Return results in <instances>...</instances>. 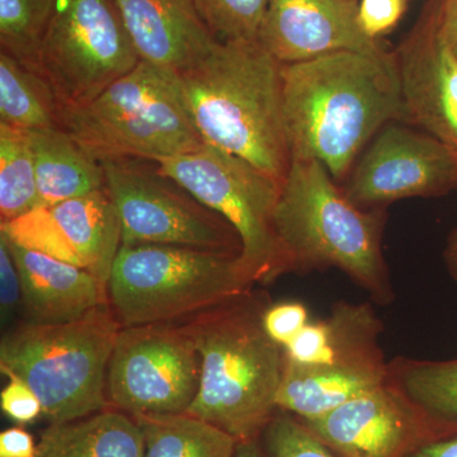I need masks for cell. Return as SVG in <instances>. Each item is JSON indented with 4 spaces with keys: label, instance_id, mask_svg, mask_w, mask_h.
<instances>
[{
    "label": "cell",
    "instance_id": "6da1fadb",
    "mask_svg": "<svg viewBox=\"0 0 457 457\" xmlns=\"http://www.w3.org/2000/svg\"><path fill=\"white\" fill-rule=\"evenodd\" d=\"M281 78L291 161H317L336 182L387 123L404 121L395 53L338 51L281 65Z\"/></svg>",
    "mask_w": 457,
    "mask_h": 457
},
{
    "label": "cell",
    "instance_id": "7a4b0ae2",
    "mask_svg": "<svg viewBox=\"0 0 457 457\" xmlns=\"http://www.w3.org/2000/svg\"><path fill=\"white\" fill-rule=\"evenodd\" d=\"M177 77L204 144L284 182L291 154L281 64L260 41L216 40Z\"/></svg>",
    "mask_w": 457,
    "mask_h": 457
},
{
    "label": "cell",
    "instance_id": "3957f363",
    "mask_svg": "<svg viewBox=\"0 0 457 457\" xmlns=\"http://www.w3.org/2000/svg\"><path fill=\"white\" fill-rule=\"evenodd\" d=\"M269 308L252 290L183 324L201 356L200 390L186 413L237 444L254 441L278 409L286 356L264 329Z\"/></svg>",
    "mask_w": 457,
    "mask_h": 457
},
{
    "label": "cell",
    "instance_id": "277c9868",
    "mask_svg": "<svg viewBox=\"0 0 457 457\" xmlns=\"http://www.w3.org/2000/svg\"><path fill=\"white\" fill-rule=\"evenodd\" d=\"M275 224L291 272L339 270L375 303H393L383 252L384 210L352 203L323 164L291 161Z\"/></svg>",
    "mask_w": 457,
    "mask_h": 457
},
{
    "label": "cell",
    "instance_id": "5b68a950",
    "mask_svg": "<svg viewBox=\"0 0 457 457\" xmlns=\"http://www.w3.org/2000/svg\"><path fill=\"white\" fill-rule=\"evenodd\" d=\"M121 329L110 303L64 323L31 321L3 337L0 370L31 387L51 423L92 416L110 404L108 362Z\"/></svg>",
    "mask_w": 457,
    "mask_h": 457
},
{
    "label": "cell",
    "instance_id": "8992f818",
    "mask_svg": "<svg viewBox=\"0 0 457 457\" xmlns=\"http://www.w3.org/2000/svg\"><path fill=\"white\" fill-rule=\"evenodd\" d=\"M62 129L101 163L158 162L204 144L176 71L143 60L89 104L62 111Z\"/></svg>",
    "mask_w": 457,
    "mask_h": 457
},
{
    "label": "cell",
    "instance_id": "52a82bcc",
    "mask_svg": "<svg viewBox=\"0 0 457 457\" xmlns=\"http://www.w3.org/2000/svg\"><path fill=\"white\" fill-rule=\"evenodd\" d=\"M239 253L194 246L121 245L107 284L122 327L173 323L251 293Z\"/></svg>",
    "mask_w": 457,
    "mask_h": 457
},
{
    "label": "cell",
    "instance_id": "ba28073f",
    "mask_svg": "<svg viewBox=\"0 0 457 457\" xmlns=\"http://www.w3.org/2000/svg\"><path fill=\"white\" fill-rule=\"evenodd\" d=\"M154 163L236 228L242 242L240 260L254 284H270L291 272L275 224L281 182L204 143Z\"/></svg>",
    "mask_w": 457,
    "mask_h": 457
},
{
    "label": "cell",
    "instance_id": "9c48e42d",
    "mask_svg": "<svg viewBox=\"0 0 457 457\" xmlns=\"http://www.w3.org/2000/svg\"><path fill=\"white\" fill-rule=\"evenodd\" d=\"M140 62L113 0H57L37 68L64 110L89 104Z\"/></svg>",
    "mask_w": 457,
    "mask_h": 457
},
{
    "label": "cell",
    "instance_id": "30bf717a",
    "mask_svg": "<svg viewBox=\"0 0 457 457\" xmlns=\"http://www.w3.org/2000/svg\"><path fill=\"white\" fill-rule=\"evenodd\" d=\"M104 188L121 222L122 245L194 246L242 252L236 228L218 212L164 176L154 162H104Z\"/></svg>",
    "mask_w": 457,
    "mask_h": 457
},
{
    "label": "cell",
    "instance_id": "8fae6325",
    "mask_svg": "<svg viewBox=\"0 0 457 457\" xmlns=\"http://www.w3.org/2000/svg\"><path fill=\"white\" fill-rule=\"evenodd\" d=\"M201 356L183 326L122 327L108 362V403L132 417L182 414L196 399Z\"/></svg>",
    "mask_w": 457,
    "mask_h": 457
},
{
    "label": "cell",
    "instance_id": "7c38bea8",
    "mask_svg": "<svg viewBox=\"0 0 457 457\" xmlns=\"http://www.w3.org/2000/svg\"><path fill=\"white\" fill-rule=\"evenodd\" d=\"M343 191L362 209H383L403 198L445 196L457 191V152L425 131L386 126Z\"/></svg>",
    "mask_w": 457,
    "mask_h": 457
},
{
    "label": "cell",
    "instance_id": "4fadbf2b",
    "mask_svg": "<svg viewBox=\"0 0 457 457\" xmlns=\"http://www.w3.org/2000/svg\"><path fill=\"white\" fill-rule=\"evenodd\" d=\"M302 422L341 457H408L429 442L451 437L392 375L380 386Z\"/></svg>",
    "mask_w": 457,
    "mask_h": 457
},
{
    "label": "cell",
    "instance_id": "5bb4252c",
    "mask_svg": "<svg viewBox=\"0 0 457 457\" xmlns=\"http://www.w3.org/2000/svg\"><path fill=\"white\" fill-rule=\"evenodd\" d=\"M0 233L29 251L88 270L106 287L122 245L121 222L106 188L36 207L0 224Z\"/></svg>",
    "mask_w": 457,
    "mask_h": 457
},
{
    "label": "cell",
    "instance_id": "9a60e30c",
    "mask_svg": "<svg viewBox=\"0 0 457 457\" xmlns=\"http://www.w3.org/2000/svg\"><path fill=\"white\" fill-rule=\"evenodd\" d=\"M380 335L378 328L366 326L343 330L335 359L327 365L286 359L278 408L299 420H312L386 383L390 368L378 345Z\"/></svg>",
    "mask_w": 457,
    "mask_h": 457
},
{
    "label": "cell",
    "instance_id": "2e32d148",
    "mask_svg": "<svg viewBox=\"0 0 457 457\" xmlns=\"http://www.w3.org/2000/svg\"><path fill=\"white\" fill-rule=\"evenodd\" d=\"M258 41L281 65L338 51H387L363 32L354 0H270Z\"/></svg>",
    "mask_w": 457,
    "mask_h": 457
},
{
    "label": "cell",
    "instance_id": "e0dca14e",
    "mask_svg": "<svg viewBox=\"0 0 457 457\" xmlns=\"http://www.w3.org/2000/svg\"><path fill=\"white\" fill-rule=\"evenodd\" d=\"M395 57L404 121L457 152V55L441 33L436 5Z\"/></svg>",
    "mask_w": 457,
    "mask_h": 457
},
{
    "label": "cell",
    "instance_id": "ac0fdd59",
    "mask_svg": "<svg viewBox=\"0 0 457 457\" xmlns=\"http://www.w3.org/2000/svg\"><path fill=\"white\" fill-rule=\"evenodd\" d=\"M143 62L179 73L216 38L198 17L194 0H113Z\"/></svg>",
    "mask_w": 457,
    "mask_h": 457
},
{
    "label": "cell",
    "instance_id": "d6986e66",
    "mask_svg": "<svg viewBox=\"0 0 457 457\" xmlns=\"http://www.w3.org/2000/svg\"><path fill=\"white\" fill-rule=\"evenodd\" d=\"M7 242L20 272L22 302L35 323L75 320L108 303L107 287L88 270Z\"/></svg>",
    "mask_w": 457,
    "mask_h": 457
},
{
    "label": "cell",
    "instance_id": "ffe728a7",
    "mask_svg": "<svg viewBox=\"0 0 457 457\" xmlns=\"http://www.w3.org/2000/svg\"><path fill=\"white\" fill-rule=\"evenodd\" d=\"M145 438L135 418L116 411L65 423L42 432L36 457H144Z\"/></svg>",
    "mask_w": 457,
    "mask_h": 457
},
{
    "label": "cell",
    "instance_id": "44dd1931",
    "mask_svg": "<svg viewBox=\"0 0 457 457\" xmlns=\"http://www.w3.org/2000/svg\"><path fill=\"white\" fill-rule=\"evenodd\" d=\"M40 206L104 188V165L62 129L29 132Z\"/></svg>",
    "mask_w": 457,
    "mask_h": 457
},
{
    "label": "cell",
    "instance_id": "7402d4cb",
    "mask_svg": "<svg viewBox=\"0 0 457 457\" xmlns=\"http://www.w3.org/2000/svg\"><path fill=\"white\" fill-rule=\"evenodd\" d=\"M62 110L37 69L0 51V123L29 132L62 129Z\"/></svg>",
    "mask_w": 457,
    "mask_h": 457
},
{
    "label": "cell",
    "instance_id": "603a6c76",
    "mask_svg": "<svg viewBox=\"0 0 457 457\" xmlns=\"http://www.w3.org/2000/svg\"><path fill=\"white\" fill-rule=\"evenodd\" d=\"M135 420L145 438L144 457H233L237 450L228 433L187 413Z\"/></svg>",
    "mask_w": 457,
    "mask_h": 457
},
{
    "label": "cell",
    "instance_id": "cb8c5ba5",
    "mask_svg": "<svg viewBox=\"0 0 457 457\" xmlns=\"http://www.w3.org/2000/svg\"><path fill=\"white\" fill-rule=\"evenodd\" d=\"M389 368L393 380L433 422L457 435V359L396 357Z\"/></svg>",
    "mask_w": 457,
    "mask_h": 457
},
{
    "label": "cell",
    "instance_id": "d4e9b609",
    "mask_svg": "<svg viewBox=\"0 0 457 457\" xmlns=\"http://www.w3.org/2000/svg\"><path fill=\"white\" fill-rule=\"evenodd\" d=\"M40 206L29 132L0 123V220H14Z\"/></svg>",
    "mask_w": 457,
    "mask_h": 457
},
{
    "label": "cell",
    "instance_id": "484cf974",
    "mask_svg": "<svg viewBox=\"0 0 457 457\" xmlns=\"http://www.w3.org/2000/svg\"><path fill=\"white\" fill-rule=\"evenodd\" d=\"M57 0H0V47L37 69L42 38Z\"/></svg>",
    "mask_w": 457,
    "mask_h": 457
},
{
    "label": "cell",
    "instance_id": "4316f807",
    "mask_svg": "<svg viewBox=\"0 0 457 457\" xmlns=\"http://www.w3.org/2000/svg\"><path fill=\"white\" fill-rule=\"evenodd\" d=\"M194 4L216 40L254 41L270 0H194Z\"/></svg>",
    "mask_w": 457,
    "mask_h": 457
},
{
    "label": "cell",
    "instance_id": "83f0119b",
    "mask_svg": "<svg viewBox=\"0 0 457 457\" xmlns=\"http://www.w3.org/2000/svg\"><path fill=\"white\" fill-rule=\"evenodd\" d=\"M269 457H338L299 418H272L267 426Z\"/></svg>",
    "mask_w": 457,
    "mask_h": 457
},
{
    "label": "cell",
    "instance_id": "f1b7e54d",
    "mask_svg": "<svg viewBox=\"0 0 457 457\" xmlns=\"http://www.w3.org/2000/svg\"><path fill=\"white\" fill-rule=\"evenodd\" d=\"M308 323V309L302 303L290 302L270 306L263 317L267 335L284 348Z\"/></svg>",
    "mask_w": 457,
    "mask_h": 457
},
{
    "label": "cell",
    "instance_id": "f546056e",
    "mask_svg": "<svg viewBox=\"0 0 457 457\" xmlns=\"http://www.w3.org/2000/svg\"><path fill=\"white\" fill-rule=\"evenodd\" d=\"M8 384L0 394V407L11 420L21 425L33 422L42 411L38 396L31 387L14 375H8Z\"/></svg>",
    "mask_w": 457,
    "mask_h": 457
},
{
    "label": "cell",
    "instance_id": "4dcf8cb0",
    "mask_svg": "<svg viewBox=\"0 0 457 457\" xmlns=\"http://www.w3.org/2000/svg\"><path fill=\"white\" fill-rule=\"evenodd\" d=\"M405 0H361L359 22L371 38L390 31L404 14Z\"/></svg>",
    "mask_w": 457,
    "mask_h": 457
},
{
    "label": "cell",
    "instance_id": "1f68e13d",
    "mask_svg": "<svg viewBox=\"0 0 457 457\" xmlns=\"http://www.w3.org/2000/svg\"><path fill=\"white\" fill-rule=\"evenodd\" d=\"M20 299H22L20 272L7 242L0 236V305L3 314L14 309Z\"/></svg>",
    "mask_w": 457,
    "mask_h": 457
},
{
    "label": "cell",
    "instance_id": "d6a6232c",
    "mask_svg": "<svg viewBox=\"0 0 457 457\" xmlns=\"http://www.w3.org/2000/svg\"><path fill=\"white\" fill-rule=\"evenodd\" d=\"M37 445L25 429H5L0 433V457H36Z\"/></svg>",
    "mask_w": 457,
    "mask_h": 457
},
{
    "label": "cell",
    "instance_id": "836d02e7",
    "mask_svg": "<svg viewBox=\"0 0 457 457\" xmlns=\"http://www.w3.org/2000/svg\"><path fill=\"white\" fill-rule=\"evenodd\" d=\"M436 7L441 33L457 55V0H437Z\"/></svg>",
    "mask_w": 457,
    "mask_h": 457
},
{
    "label": "cell",
    "instance_id": "e575fe53",
    "mask_svg": "<svg viewBox=\"0 0 457 457\" xmlns=\"http://www.w3.org/2000/svg\"><path fill=\"white\" fill-rule=\"evenodd\" d=\"M408 457H457V435L429 442Z\"/></svg>",
    "mask_w": 457,
    "mask_h": 457
},
{
    "label": "cell",
    "instance_id": "d590c367",
    "mask_svg": "<svg viewBox=\"0 0 457 457\" xmlns=\"http://www.w3.org/2000/svg\"><path fill=\"white\" fill-rule=\"evenodd\" d=\"M442 258H444L445 267H446L450 278L457 282V225L447 237Z\"/></svg>",
    "mask_w": 457,
    "mask_h": 457
},
{
    "label": "cell",
    "instance_id": "8d00e7d4",
    "mask_svg": "<svg viewBox=\"0 0 457 457\" xmlns=\"http://www.w3.org/2000/svg\"><path fill=\"white\" fill-rule=\"evenodd\" d=\"M233 457H263L260 449H258L255 441L242 442L237 444L236 453Z\"/></svg>",
    "mask_w": 457,
    "mask_h": 457
}]
</instances>
